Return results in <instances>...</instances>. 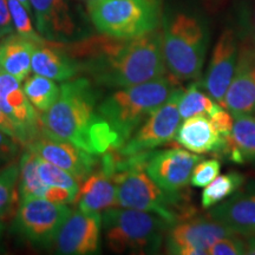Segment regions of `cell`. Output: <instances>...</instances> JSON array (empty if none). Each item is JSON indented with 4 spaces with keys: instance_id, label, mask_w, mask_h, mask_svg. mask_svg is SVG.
<instances>
[{
    "instance_id": "1",
    "label": "cell",
    "mask_w": 255,
    "mask_h": 255,
    "mask_svg": "<svg viewBox=\"0 0 255 255\" xmlns=\"http://www.w3.org/2000/svg\"><path fill=\"white\" fill-rule=\"evenodd\" d=\"M59 46L76 60L81 72L96 84L128 88L167 75L163 56V32L156 30L131 38H91L69 47Z\"/></svg>"
},
{
    "instance_id": "2",
    "label": "cell",
    "mask_w": 255,
    "mask_h": 255,
    "mask_svg": "<svg viewBox=\"0 0 255 255\" xmlns=\"http://www.w3.org/2000/svg\"><path fill=\"white\" fill-rule=\"evenodd\" d=\"M97 100L89 79L66 81L55 104L40 116L41 136L70 142L97 156L119 149V137L98 114Z\"/></svg>"
},
{
    "instance_id": "3",
    "label": "cell",
    "mask_w": 255,
    "mask_h": 255,
    "mask_svg": "<svg viewBox=\"0 0 255 255\" xmlns=\"http://www.w3.org/2000/svg\"><path fill=\"white\" fill-rule=\"evenodd\" d=\"M148 152L127 156L128 161L116 155L117 206L149 212L164 219L171 226L195 216L196 209L189 199L180 191L162 189L145 171L144 163Z\"/></svg>"
},
{
    "instance_id": "4",
    "label": "cell",
    "mask_w": 255,
    "mask_h": 255,
    "mask_svg": "<svg viewBox=\"0 0 255 255\" xmlns=\"http://www.w3.org/2000/svg\"><path fill=\"white\" fill-rule=\"evenodd\" d=\"M174 79V78H173ZM165 77L122 88L105 97L97 111L120 141V148L138 129L146 117L170 97L176 82Z\"/></svg>"
},
{
    "instance_id": "5",
    "label": "cell",
    "mask_w": 255,
    "mask_h": 255,
    "mask_svg": "<svg viewBox=\"0 0 255 255\" xmlns=\"http://www.w3.org/2000/svg\"><path fill=\"white\" fill-rule=\"evenodd\" d=\"M170 227L161 216L124 207H110L102 215L105 242L119 254L158 253Z\"/></svg>"
},
{
    "instance_id": "6",
    "label": "cell",
    "mask_w": 255,
    "mask_h": 255,
    "mask_svg": "<svg viewBox=\"0 0 255 255\" xmlns=\"http://www.w3.org/2000/svg\"><path fill=\"white\" fill-rule=\"evenodd\" d=\"M163 56L176 81L199 78L206 60L207 32L199 19L177 13L163 24Z\"/></svg>"
},
{
    "instance_id": "7",
    "label": "cell",
    "mask_w": 255,
    "mask_h": 255,
    "mask_svg": "<svg viewBox=\"0 0 255 255\" xmlns=\"http://www.w3.org/2000/svg\"><path fill=\"white\" fill-rule=\"evenodd\" d=\"M88 11L102 34L131 39L159 27V0H92Z\"/></svg>"
},
{
    "instance_id": "8",
    "label": "cell",
    "mask_w": 255,
    "mask_h": 255,
    "mask_svg": "<svg viewBox=\"0 0 255 255\" xmlns=\"http://www.w3.org/2000/svg\"><path fill=\"white\" fill-rule=\"evenodd\" d=\"M70 214L71 209L66 205L53 203L43 197H32L21 201L15 213L14 227L31 244L50 246Z\"/></svg>"
},
{
    "instance_id": "9",
    "label": "cell",
    "mask_w": 255,
    "mask_h": 255,
    "mask_svg": "<svg viewBox=\"0 0 255 255\" xmlns=\"http://www.w3.org/2000/svg\"><path fill=\"white\" fill-rule=\"evenodd\" d=\"M183 90L176 88L170 97L146 117L130 138L119 148L122 157L145 152L173 141L180 127L178 101Z\"/></svg>"
},
{
    "instance_id": "10",
    "label": "cell",
    "mask_w": 255,
    "mask_h": 255,
    "mask_svg": "<svg viewBox=\"0 0 255 255\" xmlns=\"http://www.w3.org/2000/svg\"><path fill=\"white\" fill-rule=\"evenodd\" d=\"M210 216H191L171 226L165 234V251L174 255H203L220 239L235 235Z\"/></svg>"
},
{
    "instance_id": "11",
    "label": "cell",
    "mask_w": 255,
    "mask_h": 255,
    "mask_svg": "<svg viewBox=\"0 0 255 255\" xmlns=\"http://www.w3.org/2000/svg\"><path fill=\"white\" fill-rule=\"evenodd\" d=\"M202 159L199 154L180 148L167 149L148 154L144 163L145 171L162 189L180 191L189 183L195 165Z\"/></svg>"
},
{
    "instance_id": "12",
    "label": "cell",
    "mask_w": 255,
    "mask_h": 255,
    "mask_svg": "<svg viewBox=\"0 0 255 255\" xmlns=\"http://www.w3.org/2000/svg\"><path fill=\"white\" fill-rule=\"evenodd\" d=\"M102 234V215L83 210L71 214L58 232L56 250L63 255H89L100 250Z\"/></svg>"
},
{
    "instance_id": "13",
    "label": "cell",
    "mask_w": 255,
    "mask_h": 255,
    "mask_svg": "<svg viewBox=\"0 0 255 255\" xmlns=\"http://www.w3.org/2000/svg\"><path fill=\"white\" fill-rule=\"evenodd\" d=\"M0 104L21 136V145L27 146L39 138L40 117L20 88V82L0 68Z\"/></svg>"
},
{
    "instance_id": "14",
    "label": "cell",
    "mask_w": 255,
    "mask_h": 255,
    "mask_svg": "<svg viewBox=\"0 0 255 255\" xmlns=\"http://www.w3.org/2000/svg\"><path fill=\"white\" fill-rule=\"evenodd\" d=\"M28 150L39 157L46 159L57 167L64 169L83 183L95 170L97 165V155L90 154L84 149L66 141L41 136L27 145Z\"/></svg>"
},
{
    "instance_id": "15",
    "label": "cell",
    "mask_w": 255,
    "mask_h": 255,
    "mask_svg": "<svg viewBox=\"0 0 255 255\" xmlns=\"http://www.w3.org/2000/svg\"><path fill=\"white\" fill-rule=\"evenodd\" d=\"M239 58L238 41L234 32L225 30L216 41L207 70L203 87L207 94L223 107L225 96L234 76Z\"/></svg>"
},
{
    "instance_id": "16",
    "label": "cell",
    "mask_w": 255,
    "mask_h": 255,
    "mask_svg": "<svg viewBox=\"0 0 255 255\" xmlns=\"http://www.w3.org/2000/svg\"><path fill=\"white\" fill-rule=\"evenodd\" d=\"M101 168L94 170L82 183L77 201L79 210L101 213L117 205V187L114 175L116 173V158L113 152H105Z\"/></svg>"
},
{
    "instance_id": "17",
    "label": "cell",
    "mask_w": 255,
    "mask_h": 255,
    "mask_svg": "<svg viewBox=\"0 0 255 255\" xmlns=\"http://www.w3.org/2000/svg\"><path fill=\"white\" fill-rule=\"evenodd\" d=\"M226 108L232 115L255 113V47L244 45L237 69L225 96Z\"/></svg>"
},
{
    "instance_id": "18",
    "label": "cell",
    "mask_w": 255,
    "mask_h": 255,
    "mask_svg": "<svg viewBox=\"0 0 255 255\" xmlns=\"http://www.w3.org/2000/svg\"><path fill=\"white\" fill-rule=\"evenodd\" d=\"M38 33L50 41H65L76 32L68 0H30Z\"/></svg>"
},
{
    "instance_id": "19",
    "label": "cell",
    "mask_w": 255,
    "mask_h": 255,
    "mask_svg": "<svg viewBox=\"0 0 255 255\" xmlns=\"http://www.w3.org/2000/svg\"><path fill=\"white\" fill-rule=\"evenodd\" d=\"M175 139L180 145L194 154L223 151L226 138L220 135L207 115H196L184 120L178 127Z\"/></svg>"
},
{
    "instance_id": "20",
    "label": "cell",
    "mask_w": 255,
    "mask_h": 255,
    "mask_svg": "<svg viewBox=\"0 0 255 255\" xmlns=\"http://www.w3.org/2000/svg\"><path fill=\"white\" fill-rule=\"evenodd\" d=\"M208 215L237 234L255 235V193L232 195L214 206Z\"/></svg>"
},
{
    "instance_id": "21",
    "label": "cell",
    "mask_w": 255,
    "mask_h": 255,
    "mask_svg": "<svg viewBox=\"0 0 255 255\" xmlns=\"http://www.w3.org/2000/svg\"><path fill=\"white\" fill-rule=\"evenodd\" d=\"M31 68L37 75L57 82L70 81L81 72L77 62L66 53L59 44H55L52 47L47 46V44L34 47Z\"/></svg>"
},
{
    "instance_id": "22",
    "label": "cell",
    "mask_w": 255,
    "mask_h": 255,
    "mask_svg": "<svg viewBox=\"0 0 255 255\" xmlns=\"http://www.w3.org/2000/svg\"><path fill=\"white\" fill-rule=\"evenodd\" d=\"M231 135L226 138L222 152L239 164L255 162V117L251 114L233 115Z\"/></svg>"
},
{
    "instance_id": "23",
    "label": "cell",
    "mask_w": 255,
    "mask_h": 255,
    "mask_svg": "<svg viewBox=\"0 0 255 255\" xmlns=\"http://www.w3.org/2000/svg\"><path fill=\"white\" fill-rule=\"evenodd\" d=\"M37 44L19 34H8L0 43V68L23 82L32 71V53Z\"/></svg>"
},
{
    "instance_id": "24",
    "label": "cell",
    "mask_w": 255,
    "mask_h": 255,
    "mask_svg": "<svg viewBox=\"0 0 255 255\" xmlns=\"http://www.w3.org/2000/svg\"><path fill=\"white\" fill-rule=\"evenodd\" d=\"M245 181H246L245 175L238 171H229V173L216 176L202 191V195H201L202 208H213L222 201L234 195L244 186Z\"/></svg>"
},
{
    "instance_id": "25",
    "label": "cell",
    "mask_w": 255,
    "mask_h": 255,
    "mask_svg": "<svg viewBox=\"0 0 255 255\" xmlns=\"http://www.w3.org/2000/svg\"><path fill=\"white\" fill-rule=\"evenodd\" d=\"M19 197V163L13 162L0 170V221L15 216Z\"/></svg>"
},
{
    "instance_id": "26",
    "label": "cell",
    "mask_w": 255,
    "mask_h": 255,
    "mask_svg": "<svg viewBox=\"0 0 255 255\" xmlns=\"http://www.w3.org/2000/svg\"><path fill=\"white\" fill-rule=\"evenodd\" d=\"M23 90L32 105L40 113H45L58 98L60 87L52 79L34 73L25 79Z\"/></svg>"
},
{
    "instance_id": "27",
    "label": "cell",
    "mask_w": 255,
    "mask_h": 255,
    "mask_svg": "<svg viewBox=\"0 0 255 255\" xmlns=\"http://www.w3.org/2000/svg\"><path fill=\"white\" fill-rule=\"evenodd\" d=\"M46 187L38 173L37 155L31 150L24 152L19 161V195L21 201L43 197Z\"/></svg>"
},
{
    "instance_id": "28",
    "label": "cell",
    "mask_w": 255,
    "mask_h": 255,
    "mask_svg": "<svg viewBox=\"0 0 255 255\" xmlns=\"http://www.w3.org/2000/svg\"><path fill=\"white\" fill-rule=\"evenodd\" d=\"M219 105V103L212 100V97L201 90L199 83L195 82L190 84L181 95L178 101V111L181 119L187 120L196 115L209 116L214 113Z\"/></svg>"
},
{
    "instance_id": "29",
    "label": "cell",
    "mask_w": 255,
    "mask_h": 255,
    "mask_svg": "<svg viewBox=\"0 0 255 255\" xmlns=\"http://www.w3.org/2000/svg\"><path fill=\"white\" fill-rule=\"evenodd\" d=\"M37 167L41 181L46 186L66 188V189L71 190L78 195L79 189H81V183L78 182L77 178L73 177L68 171L57 167L56 164L51 163L46 159L39 157V156H37Z\"/></svg>"
},
{
    "instance_id": "30",
    "label": "cell",
    "mask_w": 255,
    "mask_h": 255,
    "mask_svg": "<svg viewBox=\"0 0 255 255\" xmlns=\"http://www.w3.org/2000/svg\"><path fill=\"white\" fill-rule=\"evenodd\" d=\"M9 12H11L12 20H13L14 28L17 30L19 36L24 37L25 39L33 41L37 45H44L47 44L45 38L40 36L38 32L33 28L32 25L31 18H30V12L24 7V5L21 4L19 0H7Z\"/></svg>"
},
{
    "instance_id": "31",
    "label": "cell",
    "mask_w": 255,
    "mask_h": 255,
    "mask_svg": "<svg viewBox=\"0 0 255 255\" xmlns=\"http://www.w3.org/2000/svg\"><path fill=\"white\" fill-rule=\"evenodd\" d=\"M221 169V163L219 159L210 158L201 161L193 169L190 176V183L193 187L205 188L218 176Z\"/></svg>"
},
{
    "instance_id": "32",
    "label": "cell",
    "mask_w": 255,
    "mask_h": 255,
    "mask_svg": "<svg viewBox=\"0 0 255 255\" xmlns=\"http://www.w3.org/2000/svg\"><path fill=\"white\" fill-rule=\"evenodd\" d=\"M247 242L238 237V234L220 239L212 245L208 254L210 255H241L246 254Z\"/></svg>"
},
{
    "instance_id": "33",
    "label": "cell",
    "mask_w": 255,
    "mask_h": 255,
    "mask_svg": "<svg viewBox=\"0 0 255 255\" xmlns=\"http://www.w3.org/2000/svg\"><path fill=\"white\" fill-rule=\"evenodd\" d=\"M208 117L210 119V121H212L213 126L215 127V129L218 130L220 135L225 137V138H227V137L231 135L234 119H233L232 115L226 110V108L219 105L214 113L209 115Z\"/></svg>"
},
{
    "instance_id": "34",
    "label": "cell",
    "mask_w": 255,
    "mask_h": 255,
    "mask_svg": "<svg viewBox=\"0 0 255 255\" xmlns=\"http://www.w3.org/2000/svg\"><path fill=\"white\" fill-rule=\"evenodd\" d=\"M77 196V194L66 189V188L56 186H47L43 194V199L51 201L53 203H58V205H69V203L76 202Z\"/></svg>"
},
{
    "instance_id": "35",
    "label": "cell",
    "mask_w": 255,
    "mask_h": 255,
    "mask_svg": "<svg viewBox=\"0 0 255 255\" xmlns=\"http://www.w3.org/2000/svg\"><path fill=\"white\" fill-rule=\"evenodd\" d=\"M19 144L20 143L18 141L0 130V165L9 162L13 156L17 155Z\"/></svg>"
},
{
    "instance_id": "36",
    "label": "cell",
    "mask_w": 255,
    "mask_h": 255,
    "mask_svg": "<svg viewBox=\"0 0 255 255\" xmlns=\"http://www.w3.org/2000/svg\"><path fill=\"white\" fill-rule=\"evenodd\" d=\"M14 30L7 0H0V38L11 34Z\"/></svg>"
},
{
    "instance_id": "37",
    "label": "cell",
    "mask_w": 255,
    "mask_h": 255,
    "mask_svg": "<svg viewBox=\"0 0 255 255\" xmlns=\"http://www.w3.org/2000/svg\"><path fill=\"white\" fill-rule=\"evenodd\" d=\"M0 130L7 133L8 136H11L12 138H14L15 141H18L21 144L20 132H19L18 128L14 126V123L12 122L11 119L7 116V114L2 109L1 104H0Z\"/></svg>"
},
{
    "instance_id": "38",
    "label": "cell",
    "mask_w": 255,
    "mask_h": 255,
    "mask_svg": "<svg viewBox=\"0 0 255 255\" xmlns=\"http://www.w3.org/2000/svg\"><path fill=\"white\" fill-rule=\"evenodd\" d=\"M246 254L255 255V238H251L250 240H248Z\"/></svg>"
},
{
    "instance_id": "39",
    "label": "cell",
    "mask_w": 255,
    "mask_h": 255,
    "mask_svg": "<svg viewBox=\"0 0 255 255\" xmlns=\"http://www.w3.org/2000/svg\"><path fill=\"white\" fill-rule=\"evenodd\" d=\"M19 1H20L21 2V4H23L24 5V7L25 8H26L27 9V11L28 12H30L31 11V2H30V0H19Z\"/></svg>"
},
{
    "instance_id": "40",
    "label": "cell",
    "mask_w": 255,
    "mask_h": 255,
    "mask_svg": "<svg viewBox=\"0 0 255 255\" xmlns=\"http://www.w3.org/2000/svg\"><path fill=\"white\" fill-rule=\"evenodd\" d=\"M253 26H254V30H253V43H252V45L255 47V13H254V23H253Z\"/></svg>"
},
{
    "instance_id": "41",
    "label": "cell",
    "mask_w": 255,
    "mask_h": 255,
    "mask_svg": "<svg viewBox=\"0 0 255 255\" xmlns=\"http://www.w3.org/2000/svg\"><path fill=\"white\" fill-rule=\"evenodd\" d=\"M4 228H5V226H4V222H1V221H0V237H1L2 232H4Z\"/></svg>"
},
{
    "instance_id": "42",
    "label": "cell",
    "mask_w": 255,
    "mask_h": 255,
    "mask_svg": "<svg viewBox=\"0 0 255 255\" xmlns=\"http://www.w3.org/2000/svg\"><path fill=\"white\" fill-rule=\"evenodd\" d=\"M82 1H87V4H88L89 1H92V0H82Z\"/></svg>"
}]
</instances>
